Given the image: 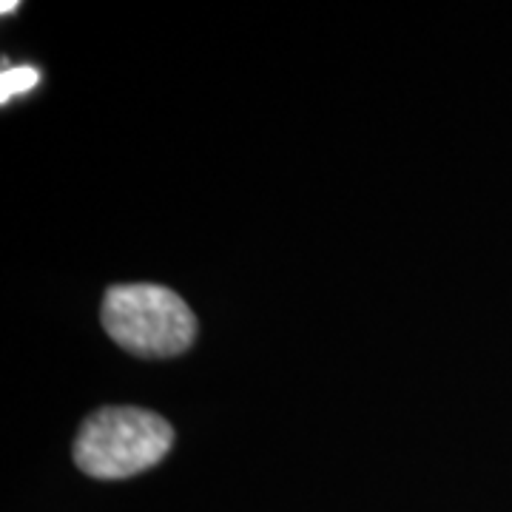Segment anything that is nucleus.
Returning <instances> with one entry per match:
<instances>
[{
	"mask_svg": "<svg viewBox=\"0 0 512 512\" xmlns=\"http://www.w3.org/2000/svg\"><path fill=\"white\" fill-rule=\"evenodd\" d=\"M103 328L134 356H180L197 339V319L180 293L163 285H114L103 299Z\"/></svg>",
	"mask_w": 512,
	"mask_h": 512,
	"instance_id": "2",
	"label": "nucleus"
},
{
	"mask_svg": "<svg viewBox=\"0 0 512 512\" xmlns=\"http://www.w3.org/2000/svg\"><path fill=\"white\" fill-rule=\"evenodd\" d=\"M15 9H18V3H15V0H12V3H9V0L3 3V15H12Z\"/></svg>",
	"mask_w": 512,
	"mask_h": 512,
	"instance_id": "4",
	"label": "nucleus"
},
{
	"mask_svg": "<svg viewBox=\"0 0 512 512\" xmlns=\"http://www.w3.org/2000/svg\"><path fill=\"white\" fill-rule=\"evenodd\" d=\"M37 80H40V72L32 69V66H15V69H6L3 77H0V100L3 103H9L12 97H18V94L32 92L37 86Z\"/></svg>",
	"mask_w": 512,
	"mask_h": 512,
	"instance_id": "3",
	"label": "nucleus"
},
{
	"mask_svg": "<svg viewBox=\"0 0 512 512\" xmlns=\"http://www.w3.org/2000/svg\"><path fill=\"white\" fill-rule=\"evenodd\" d=\"M174 444L171 424L143 407H103L83 421L74 461L92 478H131L160 464Z\"/></svg>",
	"mask_w": 512,
	"mask_h": 512,
	"instance_id": "1",
	"label": "nucleus"
}]
</instances>
